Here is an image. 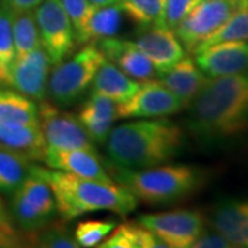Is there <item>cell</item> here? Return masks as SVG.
I'll return each mask as SVG.
<instances>
[{
    "label": "cell",
    "instance_id": "6da1fadb",
    "mask_svg": "<svg viewBox=\"0 0 248 248\" xmlns=\"http://www.w3.org/2000/svg\"><path fill=\"white\" fill-rule=\"evenodd\" d=\"M189 128L208 141L248 133V72L207 80L189 104Z\"/></svg>",
    "mask_w": 248,
    "mask_h": 248
},
{
    "label": "cell",
    "instance_id": "7a4b0ae2",
    "mask_svg": "<svg viewBox=\"0 0 248 248\" xmlns=\"http://www.w3.org/2000/svg\"><path fill=\"white\" fill-rule=\"evenodd\" d=\"M105 146L117 166L149 169L175 159L185 146V133L164 117L140 119L113 127Z\"/></svg>",
    "mask_w": 248,
    "mask_h": 248
},
{
    "label": "cell",
    "instance_id": "3957f363",
    "mask_svg": "<svg viewBox=\"0 0 248 248\" xmlns=\"http://www.w3.org/2000/svg\"><path fill=\"white\" fill-rule=\"evenodd\" d=\"M53 190L57 211L63 222L73 221L84 214L110 211L125 217L135 211L138 200L124 186L72 175L60 170L36 166Z\"/></svg>",
    "mask_w": 248,
    "mask_h": 248
},
{
    "label": "cell",
    "instance_id": "277c9868",
    "mask_svg": "<svg viewBox=\"0 0 248 248\" xmlns=\"http://www.w3.org/2000/svg\"><path fill=\"white\" fill-rule=\"evenodd\" d=\"M113 181L133 193L137 200L149 205H163L184 200L204 185L207 174L186 164L155 166L149 169H125L108 163Z\"/></svg>",
    "mask_w": 248,
    "mask_h": 248
},
{
    "label": "cell",
    "instance_id": "5b68a950",
    "mask_svg": "<svg viewBox=\"0 0 248 248\" xmlns=\"http://www.w3.org/2000/svg\"><path fill=\"white\" fill-rule=\"evenodd\" d=\"M57 214L53 190L32 163L25 179L11 193L10 218L29 243L36 232L53 222Z\"/></svg>",
    "mask_w": 248,
    "mask_h": 248
},
{
    "label": "cell",
    "instance_id": "8992f818",
    "mask_svg": "<svg viewBox=\"0 0 248 248\" xmlns=\"http://www.w3.org/2000/svg\"><path fill=\"white\" fill-rule=\"evenodd\" d=\"M107 58L97 45L90 43L54 66L48 75L47 94L60 107H69L79 99L94 80Z\"/></svg>",
    "mask_w": 248,
    "mask_h": 248
},
{
    "label": "cell",
    "instance_id": "52a82bcc",
    "mask_svg": "<svg viewBox=\"0 0 248 248\" xmlns=\"http://www.w3.org/2000/svg\"><path fill=\"white\" fill-rule=\"evenodd\" d=\"M33 13L40 45L51 65L55 66L68 58L78 45L75 28L60 0H45Z\"/></svg>",
    "mask_w": 248,
    "mask_h": 248
},
{
    "label": "cell",
    "instance_id": "ba28073f",
    "mask_svg": "<svg viewBox=\"0 0 248 248\" xmlns=\"http://www.w3.org/2000/svg\"><path fill=\"white\" fill-rule=\"evenodd\" d=\"M248 0H202L178 25L174 32L186 51L193 53L205 37L222 24Z\"/></svg>",
    "mask_w": 248,
    "mask_h": 248
},
{
    "label": "cell",
    "instance_id": "9c48e42d",
    "mask_svg": "<svg viewBox=\"0 0 248 248\" xmlns=\"http://www.w3.org/2000/svg\"><path fill=\"white\" fill-rule=\"evenodd\" d=\"M138 223L153 232L170 248H190L204 231L207 219L200 211L175 210L142 214Z\"/></svg>",
    "mask_w": 248,
    "mask_h": 248
},
{
    "label": "cell",
    "instance_id": "30bf717a",
    "mask_svg": "<svg viewBox=\"0 0 248 248\" xmlns=\"http://www.w3.org/2000/svg\"><path fill=\"white\" fill-rule=\"evenodd\" d=\"M39 124L48 148L97 152L95 143L91 141L79 117L45 99L39 104Z\"/></svg>",
    "mask_w": 248,
    "mask_h": 248
},
{
    "label": "cell",
    "instance_id": "8fae6325",
    "mask_svg": "<svg viewBox=\"0 0 248 248\" xmlns=\"http://www.w3.org/2000/svg\"><path fill=\"white\" fill-rule=\"evenodd\" d=\"M185 104L157 80L142 81L141 87L125 102L119 104V119H156L175 115Z\"/></svg>",
    "mask_w": 248,
    "mask_h": 248
},
{
    "label": "cell",
    "instance_id": "7c38bea8",
    "mask_svg": "<svg viewBox=\"0 0 248 248\" xmlns=\"http://www.w3.org/2000/svg\"><path fill=\"white\" fill-rule=\"evenodd\" d=\"M51 62L43 47L16 58L10 69L9 86L31 99L43 101L47 94V81Z\"/></svg>",
    "mask_w": 248,
    "mask_h": 248
},
{
    "label": "cell",
    "instance_id": "4fadbf2b",
    "mask_svg": "<svg viewBox=\"0 0 248 248\" xmlns=\"http://www.w3.org/2000/svg\"><path fill=\"white\" fill-rule=\"evenodd\" d=\"M196 65L208 79L248 72V42H223L193 51Z\"/></svg>",
    "mask_w": 248,
    "mask_h": 248
},
{
    "label": "cell",
    "instance_id": "5bb4252c",
    "mask_svg": "<svg viewBox=\"0 0 248 248\" xmlns=\"http://www.w3.org/2000/svg\"><path fill=\"white\" fill-rule=\"evenodd\" d=\"M135 45L152 62L157 76L171 69L186 55L185 47L175 35L174 29L163 24L145 28L135 40Z\"/></svg>",
    "mask_w": 248,
    "mask_h": 248
},
{
    "label": "cell",
    "instance_id": "9a60e30c",
    "mask_svg": "<svg viewBox=\"0 0 248 248\" xmlns=\"http://www.w3.org/2000/svg\"><path fill=\"white\" fill-rule=\"evenodd\" d=\"M42 161L48 169L60 170L72 175L104 182H113V178L98 156V152L86 149H46Z\"/></svg>",
    "mask_w": 248,
    "mask_h": 248
},
{
    "label": "cell",
    "instance_id": "2e32d148",
    "mask_svg": "<svg viewBox=\"0 0 248 248\" xmlns=\"http://www.w3.org/2000/svg\"><path fill=\"white\" fill-rule=\"evenodd\" d=\"M94 45H97L107 60L113 62L130 78L140 81L155 80L157 78V72L153 68L152 62L135 45V42L117 39L115 36L102 39Z\"/></svg>",
    "mask_w": 248,
    "mask_h": 248
},
{
    "label": "cell",
    "instance_id": "e0dca14e",
    "mask_svg": "<svg viewBox=\"0 0 248 248\" xmlns=\"http://www.w3.org/2000/svg\"><path fill=\"white\" fill-rule=\"evenodd\" d=\"M207 223L233 247L248 248V200H226L213 210Z\"/></svg>",
    "mask_w": 248,
    "mask_h": 248
},
{
    "label": "cell",
    "instance_id": "ac0fdd59",
    "mask_svg": "<svg viewBox=\"0 0 248 248\" xmlns=\"http://www.w3.org/2000/svg\"><path fill=\"white\" fill-rule=\"evenodd\" d=\"M207 80L208 78L200 71L195 60L186 55L171 69L157 76V81L172 91L186 108L200 93Z\"/></svg>",
    "mask_w": 248,
    "mask_h": 248
},
{
    "label": "cell",
    "instance_id": "d6986e66",
    "mask_svg": "<svg viewBox=\"0 0 248 248\" xmlns=\"http://www.w3.org/2000/svg\"><path fill=\"white\" fill-rule=\"evenodd\" d=\"M0 143L33 161H42L47 143L40 124H0Z\"/></svg>",
    "mask_w": 248,
    "mask_h": 248
},
{
    "label": "cell",
    "instance_id": "ffe728a7",
    "mask_svg": "<svg viewBox=\"0 0 248 248\" xmlns=\"http://www.w3.org/2000/svg\"><path fill=\"white\" fill-rule=\"evenodd\" d=\"M142 81L130 78L113 62L105 60L91 83L93 91L112 98L117 104L125 102L141 87Z\"/></svg>",
    "mask_w": 248,
    "mask_h": 248
},
{
    "label": "cell",
    "instance_id": "44dd1931",
    "mask_svg": "<svg viewBox=\"0 0 248 248\" xmlns=\"http://www.w3.org/2000/svg\"><path fill=\"white\" fill-rule=\"evenodd\" d=\"M122 14L119 3L105 7H98L84 27L76 33V42L80 45L97 43L102 39L115 37L122 27Z\"/></svg>",
    "mask_w": 248,
    "mask_h": 248
},
{
    "label": "cell",
    "instance_id": "7402d4cb",
    "mask_svg": "<svg viewBox=\"0 0 248 248\" xmlns=\"http://www.w3.org/2000/svg\"><path fill=\"white\" fill-rule=\"evenodd\" d=\"M101 248H167V244L153 232L140 223H123L116 226L101 244Z\"/></svg>",
    "mask_w": 248,
    "mask_h": 248
},
{
    "label": "cell",
    "instance_id": "603a6c76",
    "mask_svg": "<svg viewBox=\"0 0 248 248\" xmlns=\"http://www.w3.org/2000/svg\"><path fill=\"white\" fill-rule=\"evenodd\" d=\"M39 123V107L17 90L0 89V124Z\"/></svg>",
    "mask_w": 248,
    "mask_h": 248
},
{
    "label": "cell",
    "instance_id": "cb8c5ba5",
    "mask_svg": "<svg viewBox=\"0 0 248 248\" xmlns=\"http://www.w3.org/2000/svg\"><path fill=\"white\" fill-rule=\"evenodd\" d=\"M32 161L0 143V192L11 195L27 177Z\"/></svg>",
    "mask_w": 248,
    "mask_h": 248
},
{
    "label": "cell",
    "instance_id": "d4e9b609",
    "mask_svg": "<svg viewBox=\"0 0 248 248\" xmlns=\"http://www.w3.org/2000/svg\"><path fill=\"white\" fill-rule=\"evenodd\" d=\"M11 31L16 48V58L31 53L42 46L33 11L11 13Z\"/></svg>",
    "mask_w": 248,
    "mask_h": 248
},
{
    "label": "cell",
    "instance_id": "484cf974",
    "mask_svg": "<svg viewBox=\"0 0 248 248\" xmlns=\"http://www.w3.org/2000/svg\"><path fill=\"white\" fill-rule=\"evenodd\" d=\"M223 42H248V3L240 6L221 27L205 37L193 51Z\"/></svg>",
    "mask_w": 248,
    "mask_h": 248
},
{
    "label": "cell",
    "instance_id": "4316f807",
    "mask_svg": "<svg viewBox=\"0 0 248 248\" xmlns=\"http://www.w3.org/2000/svg\"><path fill=\"white\" fill-rule=\"evenodd\" d=\"M164 3L166 0H120L119 6L133 22L148 28L163 24Z\"/></svg>",
    "mask_w": 248,
    "mask_h": 248
},
{
    "label": "cell",
    "instance_id": "83f0119b",
    "mask_svg": "<svg viewBox=\"0 0 248 248\" xmlns=\"http://www.w3.org/2000/svg\"><path fill=\"white\" fill-rule=\"evenodd\" d=\"M16 60V48L11 31V11L0 4V84H9L11 65Z\"/></svg>",
    "mask_w": 248,
    "mask_h": 248
},
{
    "label": "cell",
    "instance_id": "f1b7e54d",
    "mask_svg": "<svg viewBox=\"0 0 248 248\" xmlns=\"http://www.w3.org/2000/svg\"><path fill=\"white\" fill-rule=\"evenodd\" d=\"M29 243H33L37 247L45 248H78L75 236L63 223L50 222L43 229L36 232L29 239Z\"/></svg>",
    "mask_w": 248,
    "mask_h": 248
},
{
    "label": "cell",
    "instance_id": "f546056e",
    "mask_svg": "<svg viewBox=\"0 0 248 248\" xmlns=\"http://www.w3.org/2000/svg\"><path fill=\"white\" fill-rule=\"evenodd\" d=\"M115 228V221H81L76 225L73 236L79 247H97Z\"/></svg>",
    "mask_w": 248,
    "mask_h": 248
},
{
    "label": "cell",
    "instance_id": "4dcf8cb0",
    "mask_svg": "<svg viewBox=\"0 0 248 248\" xmlns=\"http://www.w3.org/2000/svg\"><path fill=\"white\" fill-rule=\"evenodd\" d=\"M78 116H87L116 122L119 120V104L112 98L93 91L87 101L83 104Z\"/></svg>",
    "mask_w": 248,
    "mask_h": 248
},
{
    "label": "cell",
    "instance_id": "1f68e13d",
    "mask_svg": "<svg viewBox=\"0 0 248 248\" xmlns=\"http://www.w3.org/2000/svg\"><path fill=\"white\" fill-rule=\"evenodd\" d=\"M60 3L71 19L72 25L75 28V33H78L84 27L93 13L98 9L90 0H60Z\"/></svg>",
    "mask_w": 248,
    "mask_h": 248
},
{
    "label": "cell",
    "instance_id": "d6a6232c",
    "mask_svg": "<svg viewBox=\"0 0 248 248\" xmlns=\"http://www.w3.org/2000/svg\"><path fill=\"white\" fill-rule=\"evenodd\" d=\"M202 0H166L163 24L166 27L175 29L179 22L195 9Z\"/></svg>",
    "mask_w": 248,
    "mask_h": 248
},
{
    "label": "cell",
    "instance_id": "836d02e7",
    "mask_svg": "<svg viewBox=\"0 0 248 248\" xmlns=\"http://www.w3.org/2000/svg\"><path fill=\"white\" fill-rule=\"evenodd\" d=\"M81 124L84 125L86 131L91 138V141L95 145H105L109 134L113 128V123L110 120H104V119H95V117H87V116H78Z\"/></svg>",
    "mask_w": 248,
    "mask_h": 248
},
{
    "label": "cell",
    "instance_id": "e575fe53",
    "mask_svg": "<svg viewBox=\"0 0 248 248\" xmlns=\"http://www.w3.org/2000/svg\"><path fill=\"white\" fill-rule=\"evenodd\" d=\"M24 233L17 231L10 218L0 217V248H14L28 246Z\"/></svg>",
    "mask_w": 248,
    "mask_h": 248
},
{
    "label": "cell",
    "instance_id": "d590c367",
    "mask_svg": "<svg viewBox=\"0 0 248 248\" xmlns=\"http://www.w3.org/2000/svg\"><path fill=\"white\" fill-rule=\"evenodd\" d=\"M232 243L223 234L210 226V229L204 228L202 234L195 240L190 248H232Z\"/></svg>",
    "mask_w": 248,
    "mask_h": 248
},
{
    "label": "cell",
    "instance_id": "8d00e7d4",
    "mask_svg": "<svg viewBox=\"0 0 248 248\" xmlns=\"http://www.w3.org/2000/svg\"><path fill=\"white\" fill-rule=\"evenodd\" d=\"M43 1L45 0H3L1 3L11 13H24V11H33Z\"/></svg>",
    "mask_w": 248,
    "mask_h": 248
},
{
    "label": "cell",
    "instance_id": "74e56055",
    "mask_svg": "<svg viewBox=\"0 0 248 248\" xmlns=\"http://www.w3.org/2000/svg\"><path fill=\"white\" fill-rule=\"evenodd\" d=\"M94 6L97 7H105V6H112V4H116L119 3L120 0H90Z\"/></svg>",
    "mask_w": 248,
    "mask_h": 248
},
{
    "label": "cell",
    "instance_id": "f35d334b",
    "mask_svg": "<svg viewBox=\"0 0 248 248\" xmlns=\"http://www.w3.org/2000/svg\"><path fill=\"white\" fill-rule=\"evenodd\" d=\"M0 217H4V218H10L9 213L4 210V205H3V203L0 202ZM11 219V218H10Z\"/></svg>",
    "mask_w": 248,
    "mask_h": 248
}]
</instances>
